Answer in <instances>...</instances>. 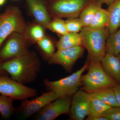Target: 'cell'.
Instances as JSON below:
<instances>
[{
    "label": "cell",
    "mask_w": 120,
    "mask_h": 120,
    "mask_svg": "<svg viewBox=\"0 0 120 120\" xmlns=\"http://www.w3.org/2000/svg\"><path fill=\"white\" fill-rule=\"evenodd\" d=\"M45 29L38 23L34 24L26 28L24 34L30 41L38 43L45 36Z\"/></svg>",
    "instance_id": "603a6c76"
},
{
    "label": "cell",
    "mask_w": 120,
    "mask_h": 120,
    "mask_svg": "<svg viewBox=\"0 0 120 120\" xmlns=\"http://www.w3.org/2000/svg\"><path fill=\"white\" fill-rule=\"evenodd\" d=\"M14 101L10 97L0 95V114L2 119H9L15 114L16 109L13 105Z\"/></svg>",
    "instance_id": "ffe728a7"
},
{
    "label": "cell",
    "mask_w": 120,
    "mask_h": 120,
    "mask_svg": "<svg viewBox=\"0 0 120 120\" xmlns=\"http://www.w3.org/2000/svg\"><path fill=\"white\" fill-rule=\"evenodd\" d=\"M85 49L82 45L57 50L48 60L49 64L59 65L67 72L71 73L77 60L83 56Z\"/></svg>",
    "instance_id": "30bf717a"
},
{
    "label": "cell",
    "mask_w": 120,
    "mask_h": 120,
    "mask_svg": "<svg viewBox=\"0 0 120 120\" xmlns=\"http://www.w3.org/2000/svg\"><path fill=\"white\" fill-rule=\"evenodd\" d=\"M118 57H119V58H120V54H119V55H118Z\"/></svg>",
    "instance_id": "d6a6232c"
},
{
    "label": "cell",
    "mask_w": 120,
    "mask_h": 120,
    "mask_svg": "<svg viewBox=\"0 0 120 120\" xmlns=\"http://www.w3.org/2000/svg\"><path fill=\"white\" fill-rule=\"evenodd\" d=\"M71 98V96L58 98L37 113L35 120H54L61 115L69 114Z\"/></svg>",
    "instance_id": "8fae6325"
},
{
    "label": "cell",
    "mask_w": 120,
    "mask_h": 120,
    "mask_svg": "<svg viewBox=\"0 0 120 120\" xmlns=\"http://www.w3.org/2000/svg\"><path fill=\"white\" fill-rule=\"evenodd\" d=\"M58 97L52 91L43 92L40 96L31 100L25 99L16 109L15 114L19 119L24 120L37 113L47 105L54 101Z\"/></svg>",
    "instance_id": "ba28073f"
},
{
    "label": "cell",
    "mask_w": 120,
    "mask_h": 120,
    "mask_svg": "<svg viewBox=\"0 0 120 120\" xmlns=\"http://www.w3.org/2000/svg\"><path fill=\"white\" fill-rule=\"evenodd\" d=\"M82 45V39L79 33L68 32L61 36L56 43V46L57 50H60Z\"/></svg>",
    "instance_id": "2e32d148"
},
{
    "label": "cell",
    "mask_w": 120,
    "mask_h": 120,
    "mask_svg": "<svg viewBox=\"0 0 120 120\" xmlns=\"http://www.w3.org/2000/svg\"><path fill=\"white\" fill-rule=\"evenodd\" d=\"M6 1V0H0V6L3 5Z\"/></svg>",
    "instance_id": "1f68e13d"
},
{
    "label": "cell",
    "mask_w": 120,
    "mask_h": 120,
    "mask_svg": "<svg viewBox=\"0 0 120 120\" xmlns=\"http://www.w3.org/2000/svg\"><path fill=\"white\" fill-rule=\"evenodd\" d=\"M100 63L107 74L117 83H120V60L118 56L106 53Z\"/></svg>",
    "instance_id": "5bb4252c"
},
{
    "label": "cell",
    "mask_w": 120,
    "mask_h": 120,
    "mask_svg": "<svg viewBox=\"0 0 120 120\" xmlns=\"http://www.w3.org/2000/svg\"><path fill=\"white\" fill-rule=\"evenodd\" d=\"M89 61L87 60L81 68L71 75L56 81H50L45 79L43 84L47 91H52L57 95L58 98L71 96L82 86L81 78L83 73L86 70Z\"/></svg>",
    "instance_id": "277c9868"
},
{
    "label": "cell",
    "mask_w": 120,
    "mask_h": 120,
    "mask_svg": "<svg viewBox=\"0 0 120 120\" xmlns=\"http://www.w3.org/2000/svg\"><path fill=\"white\" fill-rule=\"evenodd\" d=\"M26 26L19 8L10 6L0 15V49L5 40L15 32L24 34Z\"/></svg>",
    "instance_id": "8992f818"
},
{
    "label": "cell",
    "mask_w": 120,
    "mask_h": 120,
    "mask_svg": "<svg viewBox=\"0 0 120 120\" xmlns=\"http://www.w3.org/2000/svg\"><path fill=\"white\" fill-rule=\"evenodd\" d=\"M109 20L108 11L101 8L97 12L89 26L97 30L105 29L107 28Z\"/></svg>",
    "instance_id": "7402d4cb"
},
{
    "label": "cell",
    "mask_w": 120,
    "mask_h": 120,
    "mask_svg": "<svg viewBox=\"0 0 120 120\" xmlns=\"http://www.w3.org/2000/svg\"><path fill=\"white\" fill-rule=\"evenodd\" d=\"M90 96L87 92L79 89L72 95L69 115L71 120H83L88 115Z\"/></svg>",
    "instance_id": "7c38bea8"
},
{
    "label": "cell",
    "mask_w": 120,
    "mask_h": 120,
    "mask_svg": "<svg viewBox=\"0 0 120 120\" xmlns=\"http://www.w3.org/2000/svg\"><path fill=\"white\" fill-rule=\"evenodd\" d=\"M82 45L88 52L89 62H100L105 54L106 41L109 33L107 28L102 30L83 27L79 32Z\"/></svg>",
    "instance_id": "7a4b0ae2"
},
{
    "label": "cell",
    "mask_w": 120,
    "mask_h": 120,
    "mask_svg": "<svg viewBox=\"0 0 120 120\" xmlns=\"http://www.w3.org/2000/svg\"><path fill=\"white\" fill-rule=\"evenodd\" d=\"M41 68V62L37 54L30 51L23 56L5 61L1 66V69L12 79L24 84L34 82Z\"/></svg>",
    "instance_id": "6da1fadb"
},
{
    "label": "cell",
    "mask_w": 120,
    "mask_h": 120,
    "mask_svg": "<svg viewBox=\"0 0 120 120\" xmlns=\"http://www.w3.org/2000/svg\"><path fill=\"white\" fill-rule=\"evenodd\" d=\"M46 28L61 36L68 32L65 21L61 18L53 19L48 24Z\"/></svg>",
    "instance_id": "d4e9b609"
},
{
    "label": "cell",
    "mask_w": 120,
    "mask_h": 120,
    "mask_svg": "<svg viewBox=\"0 0 120 120\" xmlns=\"http://www.w3.org/2000/svg\"><path fill=\"white\" fill-rule=\"evenodd\" d=\"M105 54L118 56L120 54V28L109 35L105 46Z\"/></svg>",
    "instance_id": "d6986e66"
},
{
    "label": "cell",
    "mask_w": 120,
    "mask_h": 120,
    "mask_svg": "<svg viewBox=\"0 0 120 120\" xmlns=\"http://www.w3.org/2000/svg\"><path fill=\"white\" fill-rule=\"evenodd\" d=\"M102 116L108 120H120V107H111Z\"/></svg>",
    "instance_id": "4316f807"
},
{
    "label": "cell",
    "mask_w": 120,
    "mask_h": 120,
    "mask_svg": "<svg viewBox=\"0 0 120 120\" xmlns=\"http://www.w3.org/2000/svg\"><path fill=\"white\" fill-rule=\"evenodd\" d=\"M96 0H47L45 1L51 18L79 17L83 10Z\"/></svg>",
    "instance_id": "5b68a950"
},
{
    "label": "cell",
    "mask_w": 120,
    "mask_h": 120,
    "mask_svg": "<svg viewBox=\"0 0 120 120\" xmlns=\"http://www.w3.org/2000/svg\"><path fill=\"white\" fill-rule=\"evenodd\" d=\"M102 5L98 0H96L84 9L79 16L83 27L90 26L97 12L102 8Z\"/></svg>",
    "instance_id": "ac0fdd59"
},
{
    "label": "cell",
    "mask_w": 120,
    "mask_h": 120,
    "mask_svg": "<svg viewBox=\"0 0 120 120\" xmlns=\"http://www.w3.org/2000/svg\"><path fill=\"white\" fill-rule=\"evenodd\" d=\"M0 94L14 100L23 101L38 95L37 90L5 75H0Z\"/></svg>",
    "instance_id": "52a82bcc"
},
{
    "label": "cell",
    "mask_w": 120,
    "mask_h": 120,
    "mask_svg": "<svg viewBox=\"0 0 120 120\" xmlns=\"http://www.w3.org/2000/svg\"><path fill=\"white\" fill-rule=\"evenodd\" d=\"M30 12L37 22L45 28L51 21L44 0H26Z\"/></svg>",
    "instance_id": "4fadbf2b"
},
{
    "label": "cell",
    "mask_w": 120,
    "mask_h": 120,
    "mask_svg": "<svg viewBox=\"0 0 120 120\" xmlns=\"http://www.w3.org/2000/svg\"><path fill=\"white\" fill-rule=\"evenodd\" d=\"M86 120H108L107 118L102 116H94L92 117H87Z\"/></svg>",
    "instance_id": "f1b7e54d"
},
{
    "label": "cell",
    "mask_w": 120,
    "mask_h": 120,
    "mask_svg": "<svg viewBox=\"0 0 120 120\" xmlns=\"http://www.w3.org/2000/svg\"><path fill=\"white\" fill-rule=\"evenodd\" d=\"M37 43L43 55L49 60L56 52V46L53 41L45 35Z\"/></svg>",
    "instance_id": "cb8c5ba5"
},
{
    "label": "cell",
    "mask_w": 120,
    "mask_h": 120,
    "mask_svg": "<svg viewBox=\"0 0 120 120\" xmlns=\"http://www.w3.org/2000/svg\"><path fill=\"white\" fill-rule=\"evenodd\" d=\"M99 2H101L102 4H105L107 5V6L109 7L110 5L112 3H113L115 0H98Z\"/></svg>",
    "instance_id": "f546056e"
},
{
    "label": "cell",
    "mask_w": 120,
    "mask_h": 120,
    "mask_svg": "<svg viewBox=\"0 0 120 120\" xmlns=\"http://www.w3.org/2000/svg\"><path fill=\"white\" fill-rule=\"evenodd\" d=\"M107 10L109 20L107 28L110 34L120 28V0H115Z\"/></svg>",
    "instance_id": "9a60e30c"
},
{
    "label": "cell",
    "mask_w": 120,
    "mask_h": 120,
    "mask_svg": "<svg viewBox=\"0 0 120 120\" xmlns=\"http://www.w3.org/2000/svg\"><path fill=\"white\" fill-rule=\"evenodd\" d=\"M113 88L117 102L120 107V83H117Z\"/></svg>",
    "instance_id": "83f0119b"
},
{
    "label": "cell",
    "mask_w": 120,
    "mask_h": 120,
    "mask_svg": "<svg viewBox=\"0 0 120 120\" xmlns=\"http://www.w3.org/2000/svg\"><path fill=\"white\" fill-rule=\"evenodd\" d=\"M0 49V59L4 62L12 58L23 56L29 52V41L24 34L15 32Z\"/></svg>",
    "instance_id": "9c48e42d"
},
{
    "label": "cell",
    "mask_w": 120,
    "mask_h": 120,
    "mask_svg": "<svg viewBox=\"0 0 120 120\" xmlns=\"http://www.w3.org/2000/svg\"><path fill=\"white\" fill-rule=\"evenodd\" d=\"M65 22L68 32L79 33L83 27L82 21L79 17L67 19Z\"/></svg>",
    "instance_id": "484cf974"
},
{
    "label": "cell",
    "mask_w": 120,
    "mask_h": 120,
    "mask_svg": "<svg viewBox=\"0 0 120 120\" xmlns=\"http://www.w3.org/2000/svg\"><path fill=\"white\" fill-rule=\"evenodd\" d=\"M89 96V110L87 116H101L104 112L111 107L99 99L90 95Z\"/></svg>",
    "instance_id": "44dd1931"
},
{
    "label": "cell",
    "mask_w": 120,
    "mask_h": 120,
    "mask_svg": "<svg viewBox=\"0 0 120 120\" xmlns=\"http://www.w3.org/2000/svg\"><path fill=\"white\" fill-rule=\"evenodd\" d=\"M113 88H103L88 94L90 96L99 99L110 107L120 106L117 102Z\"/></svg>",
    "instance_id": "e0dca14e"
},
{
    "label": "cell",
    "mask_w": 120,
    "mask_h": 120,
    "mask_svg": "<svg viewBox=\"0 0 120 120\" xmlns=\"http://www.w3.org/2000/svg\"><path fill=\"white\" fill-rule=\"evenodd\" d=\"M86 70L87 73L82 76L81 88L88 94L103 88H113L117 84L105 72L100 62H89Z\"/></svg>",
    "instance_id": "3957f363"
},
{
    "label": "cell",
    "mask_w": 120,
    "mask_h": 120,
    "mask_svg": "<svg viewBox=\"0 0 120 120\" xmlns=\"http://www.w3.org/2000/svg\"><path fill=\"white\" fill-rule=\"evenodd\" d=\"M2 61L0 59V75H6V73H7L6 72L3 71L1 69V66L2 63Z\"/></svg>",
    "instance_id": "4dcf8cb0"
}]
</instances>
